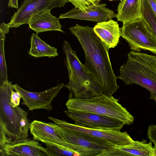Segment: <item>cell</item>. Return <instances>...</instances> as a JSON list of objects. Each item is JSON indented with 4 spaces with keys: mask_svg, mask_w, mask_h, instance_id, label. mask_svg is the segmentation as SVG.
<instances>
[{
    "mask_svg": "<svg viewBox=\"0 0 156 156\" xmlns=\"http://www.w3.org/2000/svg\"><path fill=\"white\" fill-rule=\"evenodd\" d=\"M69 30L77 38L83 50L87 69L99 84L104 94L112 96L119 86L109 58V48L93 28L76 24Z\"/></svg>",
    "mask_w": 156,
    "mask_h": 156,
    "instance_id": "cell-1",
    "label": "cell"
},
{
    "mask_svg": "<svg viewBox=\"0 0 156 156\" xmlns=\"http://www.w3.org/2000/svg\"><path fill=\"white\" fill-rule=\"evenodd\" d=\"M12 82L0 83V154L4 155L5 147L22 142L28 138L30 123L28 112L10 104Z\"/></svg>",
    "mask_w": 156,
    "mask_h": 156,
    "instance_id": "cell-2",
    "label": "cell"
},
{
    "mask_svg": "<svg viewBox=\"0 0 156 156\" xmlns=\"http://www.w3.org/2000/svg\"><path fill=\"white\" fill-rule=\"evenodd\" d=\"M62 48L69 80L64 86L69 91L68 99H88L104 94L99 84L81 62L67 41L63 42Z\"/></svg>",
    "mask_w": 156,
    "mask_h": 156,
    "instance_id": "cell-3",
    "label": "cell"
},
{
    "mask_svg": "<svg viewBox=\"0 0 156 156\" xmlns=\"http://www.w3.org/2000/svg\"><path fill=\"white\" fill-rule=\"evenodd\" d=\"M128 59L120 67L117 78L127 85H139L148 90L150 98L156 97V66L152 55L131 51Z\"/></svg>",
    "mask_w": 156,
    "mask_h": 156,
    "instance_id": "cell-4",
    "label": "cell"
},
{
    "mask_svg": "<svg viewBox=\"0 0 156 156\" xmlns=\"http://www.w3.org/2000/svg\"><path fill=\"white\" fill-rule=\"evenodd\" d=\"M66 105L68 110L108 116L119 120L127 125L132 124L134 119L119 103L118 99L104 94L88 99L73 98L68 99Z\"/></svg>",
    "mask_w": 156,
    "mask_h": 156,
    "instance_id": "cell-5",
    "label": "cell"
},
{
    "mask_svg": "<svg viewBox=\"0 0 156 156\" xmlns=\"http://www.w3.org/2000/svg\"><path fill=\"white\" fill-rule=\"evenodd\" d=\"M121 31L132 51L147 50L156 55V37L143 18L123 23Z\"/></svg>",
    "mask_w": 156,
    "mask_h": 156,
    "instance_id": "cell-6",
    "label": "cell"
},
{
    "mask_svg": "<svg viewBox=\"0 0 156 156\" xmlns=\"http://www.w3.org/2000/svg\"><path fill=\"white\" fill-rule=\"evenodd\" d=\"M62 136L69 144V149L79 156H100L103 153L117 147L105 140L63 128L55 123Z\"/></svg>",
    "mask_w": 156,
    "mask_h": 156,
    "instance_id": "cell-7",
    "label": "cell"
},
{
    "mask_svg": "<svg viewBox=\"0 0 156 156\" xmlns=\"http://www.w3.org/2000/svg\"><path fill=\"white\" fill-rule=\"evenodd\" d=\"M48 118L60 127L91 137L107 141L117 147L131 144L134 140L126 131L101 130L85 128L64 120L49 116Z\"/></svg>",
    "mask_w": 156,
    "mask_h": 156,
    "instance_id": "cell-8",
    "label": "cell"
},
{
    "mask_svg": "<svg viewBox=\"0 0 156 156\" xmlns=\"http://www.w3.org/2000/svg\"><path fill=\"white\" fill-rule=\"evenodd\" d=\"M68 0H25L14 15L9 23L10 27L17 28L28 24L34 16L45 9L64 7Z\"/></svg>",
    "mask_w": 156,
    "mask_h": 156,
    "instance_id": "cell-9",
    "label": "cell"
},
{
    "mask_svg": "<svg viewBox=\"0 0 156 156\" xmlns=\"http://www.w3.org/2000/svg\"><path fill=\"white\" fill-rule=\"evenodd\" d=\"M65 114L74 122V124L90 129L120 131L125 123L108 116L98 114L64 110Z\"/></svg>",
    "mask_w": 156,
    "mask_h": 156,
    "instance_id": "cell-10",
    "label": "cell"
},
{
    "mask_svg": "<svg viewBox=\"0 0 156 156\" xmlns=\"http://www.w3.org/2000/svg\"><path fill=\"white\" fill-rule=\"evenodd\" d=\"M13 89L22 96V104L26 105L30 111L43 109L50 111L52 109V101L65 86L64 83L58 84L55 87L39 92L26 90L17 84H12Z\"/></svg>",
    "mask_w": 156,
    "mask_h": 156,
    "instance_id": "cell-11",
    "label": "cell"
},
{
    "mask_svg": "<svg viewBox=\"0 0 156 156\" xmlns=\"http://www.w3.org/2000/svg\"><path fill=\"white\" fill-rule=\"evenodd\" d=\"M106 4L99 3L87 7L82 11L75 8L64 14H60L59 19L68 18L100 22L115 17L113 11L106 7Z\"/></svg>",
    "mask_w": 156,
    "mask_h": 156,
    "instance_id": "cell-12",
    "label": "cell"
},
{
    "mask_svg": "<svg viewBox=\"0 0 156 156\" xmlns=\"http://www.w3.org/2000/svg\"><path fill=\"white\" fill-rule=\"evenodd\" d=\"M30 130L33 138L37 141L44 144L57 145L69 149V144L61 135L54 122L47 123L34 120L30 123Z\"/></svg>",
    "mask_w": 156,
    "mask_h": 156,
    "instance_id": "cell-13",
    "label": "cell"
},
{
    "mask_svg": "<svg viewBox=\"0 0 156 156\" xmlns=\"http://www.w3.org/2000/svg\"><path fill=\"white\" fill-rule=\"evenodd\" d=\"M152 142L146 140H134L131 144L116 147L101 154L100 156H154Z\"/></svg>",
    "mask_w": 156,
    "mask_h": 156,
    "instance_id": "cell-14",
    "label": "cell"
},
{
    "mask_svg": "<svg viewBox=\"0 0 156 156\" xmlns=\"http://www.w3.org/2000/svg\"><path fill=\"white\" fill-rule=\"evenodd\" d=\"M4 151L5 156H50L46 148L34 139L7 146Z\"/></svg>",
    "mask_w": 156,
    "mask_h": 156,
    "instance_id": "cell-15",
    "label": "cell"
},
{
    "mask_svg": "<svg viewBox=\"0 0 156 156\" xmlns=\"http://www.w3.org/2000/svg\"><path fill=\"white\" fill-rule=\"evenodd\" d=\"M51 11L45 9L33 16L28 23L30 28L37 34L50 31L64 33L62 30L59 19L52 15Z\"/></svg>",
    "mask_w": 156,
    "mask_h": 156,
    "instance_id": "cell-16",
    "label": "cell"
},
{
    "mask_svg": "<svg viewBox=\"0 0 156 156\" xmlns=\"http://www.w3.org/2000/svg\"><path fill=\"white\" fill-rule=\"evenodd\" d=\"M93 29L96 34L109 49L117 46L121 36V31L116 21L111 19L98 22Z\"/></svg>",
    "mask_w": 156,
    "mask_h": 156,
    "instance_id": "cell-17",
    "label": "cell"
},
{
    "mask_svg": "<svg viewBox=\"0 0 156 156\" xmlns=\"http://www.w3.org/2000/svg\"><path fill=\"white\" fill-rule=\"evenodd\" d=\"M118 5L115 17L123 23L142 19V0H122Z\"/></svg>",
    "mask_w": 156,
    "mask_h": 156,
    "instance_id": "cell-18",
    "label": "cell"
},
{
    "mask_svg": "<svg viewBox=\"0 0 156 156\" xmlns=\"http://www.w3.org/2000/svg\"><path fill=\"white\" fill-rule=\"evenodd\" d=\"M31 56L36 58L55 57L58 55L57 49L41 40L37 34L33 33L30 38V47L28 52Z\"/></svg>",
    "mask_w": 156,
    "mask_h": 156,
    "instance_id": "cell-19",
    "label": "cell"
},
{
    "mask_svg": "<svg viewBox=\"0 0 156 156\" xmlns=\"http://www.w3.org/2000/svg\"><path fill=\"white\" fill-rule=\"evenodd\" d=\"M10 28L9 23L2 22L0 25V83L8 80L7 69L5 58L4 44L5 34Z\"/></svg>",
    "mask_w": 156,
    "mask_h": 156,
    "instance_id": "cell-20",
    "label": "cell"
},
{
    "mask_svg": "<svg viewBox=\"0 0 156 156\" xmlns=\"http://www.w3.org/2000/svg\"><path fill=\"white\" fill-rule=\"evenodd\" d=\"M45 144L50 156H79L77 153L64 147L49 143Z\"/></svg>",
    "mask_w": 156,
    "mask_h": 156,
    "instance_id": "cell-21",
    "label": "cell"
},
{
    "mask_svg": "<svg viewBox=\"0 0 156 156\" xmlns=\"http://www.w3.org/2000/svg\"><path fill=\"white\" fill-rule=\"evenodd\" d=\"M143 19L151 28L156 37V19L151 9L144 11L142 14Z\"/></svg>",
    "mask_w": 156,
    "mask_h": 156,
    "instance_id": "cell-22",
    "label": "cell"
},
{
    "mask_svg": "<svg viewBox=\"0 0 156 156\" xmlns=\"http://www.w3.org/2000/svg\"><path fill=\"white\" fill-rule=\"evenodd\" d=\"M76 8L83 11L87 6L99 3L100 0H68Z\"/></svg>",
    "mask_w": 156,
    "mask_h": 156,
    "instance_id": "cell-23",
    "label": "cell"
},
{
    "mask_svg": "<svg viewBox=\"0 0 156 156\" xmlns=\"http://www.w3.org/2000/svg\"><path fill=\"white\" fill-rule=\"evenodd\" d=\"M147 135L150 141L154 144L153 148L156 149V125L151 124L149 126Z\"/></svg>",
    "mask_w": 156,
    "mask_h": 156,
    "instance_id": "cell-24",
    "label": "cell"
},
{
    "mask_svg": "<svg viewBox=\"0 0 156 156\" xmlns=\"http://www.w3.org/2000/svg\"><path fill=\"white\" fill-rule=\"evenodd\" d=\"M22 98V96L20 93L17 91L12 90L11 93L10 104L13 107H17L19 106L20 100Z\"/></svg>",
    "mask_w": 156,
    "mask_h": 156,
    "instance_id": "cell-25",
    "label": "cell"
},
{
    "mask_svg": "<svg viewBox=\"0 0 156 156\" xmlns=\"http://www.w3.org/2000/svg\"><path fill=\"white\" fill-rule=\"evenodd\" d=\"M8 6L9 7L18 9L19 8L18 0H9Z\"/></svg>",
    "mask_w": 156,
    "mask_h": 156,
    "instance_id": "cell-26",
    "label": "cell"
},
{
    "mask_svg": "<svg viewBox=\"0 0 156 156\" xmlns=\"http://www.w3.org/2000/svg\"><path fill=\"white\" fill-rule=\"evenodd\" d=\"M150 4L156 19V0H147Z\"/></svg>",
    "mask_w": 156,
    "mask_h": 156,
    "instance_id": "cell-27",
    "label": "cell"
},
{
    "mask_svg": "<svg viewBox=\"0 0 156 156\" xmlns=\"http://www.w3.org/2000/svg\"><path fill=\"white\" fill-rule=\"evenodd\" d=\"M152 56L156 66V55H152Z\"/></svg>",
    "mask_w": 156,
    "mask_h": 156,
    "instance_id": "cell-28",
    "label": "cell"
},
{
    "mask_svg": "<svg viewBox=\"0 0 156 156\" xmlns=\"http://www.w3.org/2000/svg\"><path fill=\"white\" fill-rule=\"evenodd\" d=\"M154 156H156V149L154 148Z\"/></svg>",
    "mask_w": 156,
    "mask_h": 156,
    "instance_id": "cell-29",
    "label": "cell"
},
{
    "mask_svg": "<svg viewBox=\"0 0 156 156\" xmlns=\"http://www.w3.org/2000/svg\"><path fill=\"white\" fill-rule=\"evenodd\" d=\"M109 0L110 1H113V0H120V1H121L122 0Z\"/></svg>",
    "mask_w": 156,
    "mask_h": 156,
    "instance_id": "cell-30",
    "label": "cell"
}]
</instances>
